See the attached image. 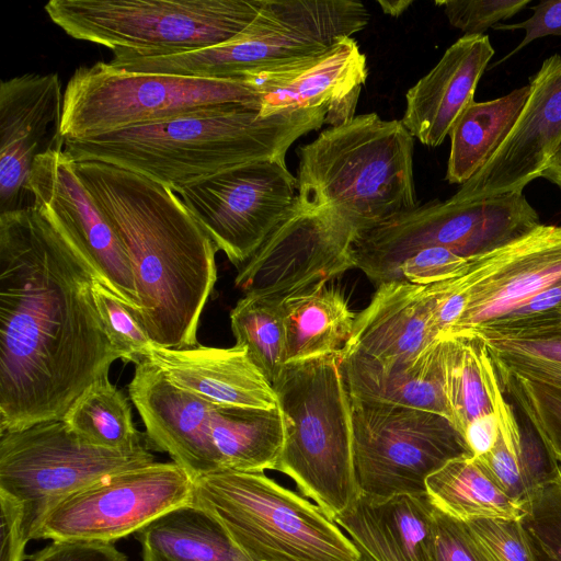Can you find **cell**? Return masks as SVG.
Returning a JSON list of instances; mask_svg holds the SVG:
<instances>
[{"label": "cell", "mask_w": 561, "mask_h": 561, "mask_svg": "<svg viewBox=\"0 0 561 561\" xmlns=\"http://www.w3.org/2000/svg\"><path fill=\"white\" fill-rule=\"evenodd\" d=\"M92 268L39 205L0 215V434L62 420L123 355Z\"/></svg>", "instance_id": "1"}, {"label": "cell", "mask_w": 561, "mask_h": 561, "mask_svg": "<svg viewBox=\"0 0 561 561\" xmlns=\"http://www.w3.org/2000/svg\"><path fill=\"white\" fill-rule=\"evenodd\" d=\"M75 163L129 256L137 316L153 345H198V323L217 279L213 240L170 187L114 164Z\"/></svg>", "instance_id": "2"}, {"label": "cell", "mask_w": 561, "mask_h": 561, "mask_svg": "<svg viewBox=\"0 0 561 561\" xmlns=\"http://www.w3.org/2000/svg\"><path fill=\"white\" fill-rule=\"evenodd\" d=\"M329 106L263 116L231 103L148 125L64 139L75 161H100L142 174L174 192L222 170L284 158L302 135L319 129Z\"/></svg>", "instance_id": "3"}, {"label": "cell", "mask_w": 561, "mask_h": 561, "mask_svg": "<svg viewBox=\"0 0 561 561\" xmlns=\"http://www.w3.org/2000/svg\"><path fill=\"white\" fill-rule=\"evenodd\" d=\"M413 151L401 119L368 113L329 126L297 150V205L331 208L359 232L410 210L420 205Z\"/></svg>", "instance_id": "4"}, {"label": "cell", "mask_w": 561, "mask_h": 561, "mask_svg": "<svg viewBox=\"0 0 561 561\" xmlns=\"http://www.w3.org/2000/svg\"><path fill=\"white\" fill-rule=\"evenodd\" d=\"M273 388L284 430L274 470L334 520L359 493L342 351L285 364Z\"/></svg>", "instance_id": "5"}, {"label": "cell", "mask_w": 561, "mask_h": 561, "mask_svg": "<svg viewBox=\"0 0 561 561\" xmlns=\"http://www.w3.org/2000/svg\"><path fill=\"white\" fill-rule=\"evenodd\" d=\"M369 13L354 0H263L253 21L229 42L187 53L135 56L113 53L122 70L239 79L273 65L313 56L364 30Z\"/></svg>", "instance_id": "6"}, {"label": "cell", "mask_w": 561, "mask_h": 561, "mask_svg": "<svg viewBox=\"0 0 561 561\" xmlns=\"http://www.w3.org/2000/svg\"><path fill=\"white\" fill-rule=\"evenodd\" d=\"M193 501L249 561H364L322 511L264 472L218 470L193 480Z\"/></svg>", "instance_id": "7"}, {"label": "cell", "mask_w": 561, "mask_h": 561, "mask_svg": "<svg viewBox=\"0 0 561 561\" xmlns=\"http://www.w3.org/2000/svg\"><path fill=\"white\" fill-rule=\"evenodd\" d=\"M263 0H50L49 19L79 41L135 56L213 47L238 36Z\"/></svg>", "instance_id": "8"}, {"label": "cell", "mask_w": 561, "mask_h": 561, "mask_svg": "<svg viewBox=\"0 0 561 561\" xmlns=\"http://www.w3.org/2000/svg\"><path fill=\"white\" fill-rule=\"evenodd\" d=\"M231 103L259 106V94L244 78L134 72L98 61L77 68L69 78L60 135L64 139L98 136Z\"/></svg>", "instance_id": "9"}, {"label": "cell", "mask_w": 561, "mask_h": 561, "mask_svg": "<svg viewBox=\"0 0 561 561\" xmlns=\"http://www.w3.org/2000/svg\"><path fill=\"white\" fill-rule=\"evenodd\" d=\"M540 225L523 193L474 202L431 201L360 231L353 243V260L378 287L403 279L401 264L422 249L443 247L473 259Z\"/></svg>", "instance_id": "10"}, {"label": "cell", "mask_w": 561, "mask_h": 561, "mask_svg": "<svg viewBox=\"0 0 561 561\" xmlns=\"http://www.w3.org/2000/svg\"><path fill=\"white\" fill-rule=\"evenodd\" d=\"M151 462L154 456L147 445L127 450L92 446L62 420L0 434V491L21 504L28 541L48 513L71 494Z\"/></svg>", "instance_id": "11"}, {"label": "cell", "mask_w": 561, "mask_h": 561, "mask_svg": "<svg viewBox=\"0 0 561 561\" xmlns=\"http://www.w3.org/2000/svg\"><path fill=\"white\" fill-rule=\"evenodd\" d=\"M351 416L355 478L370 496L426 493L432 473L469 453L451 422L434 412L351 397Z\"/></svg>", "instance_id": "12"}, {"label": "cell", "mask_w": 561, "mask_h": 561, "mask_svg": "<svg viewBox=\"0 0 561 561\" xmlns=\"http://www.w3.org/2000/svg\"><path fill=\"white\" fill-rule=\"evenodd\" d=\"M218 250L238 268L297 202V179L285 157L239 164L175 192Z\"/></svg>", "instance_id": "13"}, {"label": "cell", "mask_w": 561, "mask_h": 561, "mask_svg": "<svg viewBox=\"0 0 561 561\" xmlns=\"http://www.w3.org/2000/svg\"><path fill=\"white\" fill-rule=\"evenodd\" d=\"M193 500V479L178 463L151 462L110 474L71 494L33 539L114 542Z\"/></svg>", "instance_id": "14"}, {"label": "cell", "mask_w": 561, "mask_h": 561, "mask_svg": "<svg viewBox=\"0 0 561 561\" xmlns=\"http://www.w3.org/2000/svg\"><path fill=\"white\" fill-rule=\"evenodd\" d=\"M354 225L331 208L304 209L297 202L259 250L238 268L244 294L286 297L354 268Z\"/></svg>", "instance_id": "15"}, {"label": "cell", "mask_w": 561, "mask_h": 561, "mask_svg": "<svg viewBox=\"0 0 561 561\" xmlns=\"http://www.w3.org/2000/svg\"><path fill=\"white\" fill-rule=\"evenodd\" d=\"M462 295L459 319L440 337H470L561 280V226L540 225L526 236L469 260L446 279Z\"/></svg>", "instance_id": "16"}, {"label": "cell", "mask_w": 561, "mask_h": 561, "mask_svg": "<svg viewBox=\"0 0 561 561\" xmlns=\"http://www.w3.org/2000/svg\"><path fill=\"white\" fill-rule=\"evenodd\" d=\"M26 188L33 204L46 209L98 280L138 314L141 306L129 256L79 179L64 146L35 158Z\"/></svg>", "instance_id": "17"}, {"label": "cell", "mask_w": 561, "mask_h": 561, "mask_svg": "<svg viewBox=\"0 0 561 561\" xmlns=\"http://www.w3.org/2000/svg\"><path fill=\"white\" fill-rule=\"evenodd\" d=\"M530 93L513 129L489 162L451 196L474 202L523 193L542 178L561 144V55L547 58L529 80Z\"/></svg>", "instance_id": "18"}, {"label": "cell", "mask_w": 561, "mask_h": 561, "mask_svg": "<svg viewBox=\"0 0 561 561\" xmlns=\"http://www.w3.org/2000/svg\"><path fill=\"white\" fill-rule=\"evenodd\" d=\"M243 78L259 94L263 116L328 105L324 124L335 126L355 116L367 79L366 56L355 39L343 37L321 54L273 65Z\"/></svg>", "instance_id": "19"}, {"label": "cell", "mask_w": 561, "mask_h": 561, "mask_svg": "<svg viewBox=\"0 0 561 561\" xmlns=\"http://www.w3.org/2000/svg\"><path fill=\"white\" fill-rule=\"evenodd\" d=\"M64 93L57 73H24L0 84V215L30 206L35 158L62 138Z\"/></svg>", "instance_id": "20"}, {"label": "cell", "mask_w": 561, "mask_h": 561, "mask_svg": "<svg viewBox=\"0 0 561 561\" xmlns=\"http://www.w3.org/2000/svg\"><path fill=\"white\" fill-rule=\"evenodd\" d=\"M128 393L148 443L193 480L225 469L210 433L213 403L179 387L148 360L135 365Z\"/></svg>", "instance_id": "21"}, {"label": "cell", "mask_w": 561, "mask_h": 561, "mask_svg": "<svg viewBox=\"0 0 561 561\" xmlns=\"http://www.w3.org/2000/svg\"><path fill=\"white\" fill-rule=\"evenodd\" d=\"M437 339L427 287L391 280L379 285L368 306L356 314L342 353L385 365L403 364L414 360Z\"/></svg>", "instance_id": "22"}, {"label": "cell", "mask_w": 561, "mask_h": 561, "mask_svg": "<svg viewBox=\"0 0 561 561\" xmlns=\"http://www.w3.org/2000/svg\"><path fill=\"white\" fill-rule=\"evenodd\" d=\"M494 55L488 35H463L405 94L402 124L421 144L437 147L474 101L477 84Z\"/></svg>", "instance_id": "23"}, {"label": "cell", "mask_w": 561, "mask_h": 561, "mask_svg": "<svg viewBox=\"0 0 561 561\" xmlns=\"http://www.w3.org/2000/svg\"><path fill=\"white\" fill-rule=\"evenodd\" d=\"M366 561H434L435 505L427 493H364L333 520Z\"/></svg>", "instance_id": "24"}, {"label": "cell", "mask_w": 561, "mask_h": 561, "mask_svg": "<svg viewBox=\"0 0 561 561\" xmlns=\"http://www.w3.org/2000/svg\"><path fill=\"white\" fill-rule=\"evenodd\" d=\"M146 360L179 387L213 404L277 408L273 386L251 362L243 346L196 345L173 350L152 345Z\"/></svg>", "instance_id": "25"}, {"label": "cell", "mask_w": 561, "mask_h": 561, "mask_svg": "<svg viewBox=\"0 0 561 561\" xmlns=\"http://www.w3.org/2000/svg\"><path fill=\"white\" fill-rule=\"evenodd\" d=\"M342 370L353 398L425 410L450 421L444 392L442 339L403 364L385 365L342 353Z\"/></svg>", "instance_id": "26"}, {"label": "cell", "mask_w": 561, "mask_h": 561, "mask_svg": "<svg viewBox=\"0 0 561 561\" xmlns=\"http://www.w3.org/2000/svg\"><path fill=\"white\" fill-rule=\"evenodd\" d=\"M283 318L287 364L342 351L356 313L342 291L320 282L284 297Z\"/></svg>", "instance_id": "27"}, {"label": "cell", "mask_w": 561, "mask_h": 561, "mask_svg": "<svg viewBox=\"0 0 561 561\" xmlns=\"http://www.w3.org/2000/svg\"><path fill=\"white\" fill-rule=\"evenodd\" d=\"M142 561H249L222 524L193 500L135 534Z\"/></svg>", "instance_id": "28"}, {"label": "cell", "mask_w": 561, "mask_h": 561, "mask_svg": "<svg viewBox=\"0 0 561 561\" xmlns=\"http://www.w3.org/2000/svg\"><path fill=\"white\" fill-rule=\"evenodd\" d=\"M529 93L528 84L491 101H472L465 108L448 135L446 181L461 186L489 162L513 129Z\"/></svg>", "instance_id": "29"}, {"label": "cell", "mask_w": 561, "mask_h": 561, "mask_svg": "<svg viewBox=\"0 0 561 561\" xmlns=\"http://www.w3.org/2000/svg\"><path fill=\"white\" fill-rule=\"evenodd\" d=\"M210 433L225 469L274 470L284 439L278 408L214 404Z\"/></svg>", "instance_id": "30"}, {"label": "cell", "mask_w": 561, "mask_h": 561, "mask_svg": "<svg viewBox=\"0 0 561 561\" xmlns=\"http://www.w3.org/2000/svg\"><path fill=\"white\" fill-rule=\"evenodd\" d=\"M435 507L462 522L520 519V504L496 484L470 453L448 460L425 482Z\"/></svg>", "instance_id": "31"}, {"label": "cell", "mask_w": 561, "mask_h": 561, "mask_svg": "<svg viewBox=\"0 0 561 561\" xmlns=\"http://www.w3.org/2000/svg\"><path fill=\"white\" fill-rule=\"evenodd\" d=\"M442 364L450 422L462 437L472 420L493 412L500 379L486 346L476 337H443Z\"/></svg>", "instance_id": "32"}, {"label": "cell", "mask_w": 561, "mask_h": 561, "mask_svg": "<svg viewBox=\"0 0 561 561\" xmlns=\"http://www.w3.org/2000/svg\"><path fill=\"white\" fill-rule=\"evenodd\" d=\"M493 411L499 419L497 440L488 454L476 458L506 495L524 504L552 476L556 465L546 451L526 442L500 381L493 390Z\"/></svg>", "instance_id": "33"}, {"label": "cell", "mask_w": 561, "mask_h": 561, "mask_svg": "<svg viewBox=\"0 0 561 561\" xmlns=\"http://www.w3.org/2000/svg\"><path fill=\"white\" fill-rule=\"evenodd\" d=\"M62 421L83 442L106 449L145 446L133 421L128 399L108 377L92 383L69 408Z\"/></svg>", "instance_id": "34"}, {"label": "cell", "mask_w": 561, "mask_h": 561, "mask_svg": "<svg viewBox=\"0 0 561 561\" xmlns=\"http://www.w3.org/2000/svg\"><path fill=\"white\" fill-rule=\"evenodd\" d=\"M284 297L245 294L230 312L236 344L273 386L285 366Z\"/></svg>", "instance_id": "35"}, {"label": "cell", "mask_w": 561, "mask_h": 561, "mask_svg": "<svg viewBox=\"0 0 561 561\" xmlns=\"http://www.w3.org/2000/svg\"><path fill=\"white\" fill-rule=\"evenodd\" d=\"M501 386L535 430L549 460L561 466V389L529 380L495 365Z\"/></svg>", "instance_id": "36"}, {"label": "cell", "mask_w": 561, "mask_h": 561, "mask_svg": "<svg viewBox=\"0 0 561 561\" xmlns=\"http://www.w3.org/2000/svg\"><path fill=\"white\" fill-rule=\"evenodd\" d=\"M520 520L536 561H561V466L524 502Z\"/></svg>", "instance_id": "37"}, {"label": "cell", "mask_w": 561, "mask_h": 561, "mask_svg": "<svg viewBox=\"0 0 561 561\" xmlns=\"http://www.w3.org/2000/svg\"><path fill=\"white\" fill-rule=\"evenodd\" d=\"M94 301L106 334L113 346L123 355V362L146 360L153 345L137 312L96 280Z\"/></svg>", "instance_id": "38"}, {"label": "cell", "mask_w": 561, "mask_h": 561, "mask_svg": "<svg viewBox=\"0 0 561 561\" xmlns=\"http://www.w3.org/2000/svg\"><path fill=\"white\" fill-rule=\"evenodd\" d=\"M531 0H448L435 1L443 7L451 26L465 35H483L502 20L524 10Z\"/></svg>", "instance_id": "39"}, {"label": "cell", "mask_w": 561, "mask_h": 561, "mask_svg": "<svg viewBox=\"0 0 561 561\" xmlns=\"http://www.w3.org/2000/svg\"><path fill=\"white\" fill-rule=\"evenodd\" d=\"M520 519H476L466 523L495 560L536 561Z\"/></svg>", "instance_id": "40"}, {"label": "cell", "mask_w": 561, "mask_h": 561, "mask_svg": "<svg viewBox=\"0 0 561 561\" xmlns=\"http://www.w3.org/2000/svg\"><path fill=\"white\" fill-rule=\"evenodd\" d=\"M434 561H493L468 523L435 507Z\"/></svg>", "instance_id": "41"}, {"label": "cell", "mask_w": 561, "mask_h": 561, "mask_svg": "<svg viewBox=\"0 0 561 561\" xmlns=\"http://www.w3.org/2000/svg\"><path fill=\"white\" fill-rule=\"evenodd\" d=\"M470 259L443 247L425 248L408 257L400 266L403 279L417 285H431L460 275Z\"/></svg>", "instance_id": "42"}, {"label": "cell", "mask_w": 561, "mask_h": 561, "mask_svg": "<svg viewBox=\"0 0 561 561\" xmlns=\"http://www.w3.org/2000/svg\"><path fill=\"white\" fill-rule=\"evenodd\" d=\"M30 561H128L112 542L79 539L53 540Z\"/></svg>", "instance_id": "43"}, {"label": "cell", "mask_w": 561, "mask_h": 561, "mask_svg": "<svg viewBox=\"0 0 561 561\" xmlns=\"http://www.w3.org/2000/svg\"><path fill=\"white\" fill-rule=\"evenodd\" d=\"M529 19L513 24L497 23L492 28L495 31L524 30L525 36L511 54H507L500 62L518 53L533 41L549 35L561 36V0H541L533 7Z\"/></svg>", "instance_id": "44"}, {"label": "cell", "mask_w": 561, "mask_h": 561, "mask_svg": "<svg viewBox=\"0 0 561 561\" xmlns=\"http://www.w3.org/2000/svg\"><path fill=\"white\" fill-rule=\"evenodd\" d=\"M0 561H23L28 539L23 528L22 506L14 497L0 491Z\"/></svg>", "instance_id": "45"}, {"label": "cell", "mask_w": 561, "mask_h": 561, "mask_svg": "<svg viewBox=\"0 0 561 561\" xmlns=\"http://www.w3.org/2000/svg\"><path fill=\"white\" fill-rule=\"evenodd\" d=\"M480 341L491 353L529 356L561 364V333L538 339H486Z\"/></svg>", "instance_id": "46"}, {"label": "cell", "mask_w": 561, "mask_h": 561, "mask_svg": "<svg viewBox=\"0 0 561 561\" xmlns=\"http://www.w3.org/2000/svg\"><path fill=\"white\" fill-rule=\"evenodd\" d=\"M489 353L495 365L529 380L561 389V364L529 356Z\"/></svg>", "instance_id": "47"}, {"label": "cell", "mask_w": 561, "mask_h": 561, "mask_svg": "<svg viewBox=\"0 0 561 561\" xmlns=\"http://www.w3.org/2000/svg\"><path fill=\"white\" fill-rule=\"evenodd\" d=\"M499 419L496 413L490 412L472 420L465 428L462 439L468 451L473 457L488 454L499 437Z\"/></svg>", "instance_id": "48"}, {"label": "cell", "mask_w": 561, "mask_h": 561, "mask_svg": "<svg viewBox=\"0 0 561 561\" xmlns=\"http://www.w3.org/2000/svg\"><path fill=\"white\" fill-rule=\"evenodd\" d=\"M542 178L554 183L561 190V144L543 171Z\"/></svg>", "instance_id": "49"}, {"label": "cell", "mask_w": 561, "mask_h": 561, "mask_svg": "<svg viewBox=\"0 0 561 561\" xmlns=\"http://www.w3.org/2000/svg\"><path fill=\"white\" fill-rule=\"evenodd\" d=\"M377 3L380 5L383 13L392 16L399 18L403 12H405L409 7L413 3L412 0H394V1H386L378 0Z\"/></svg>", "instance_id": "50"}, {"label": "cell", "mask_w": 561, "mask_h": 561, "mask_svg": "<svg viewBox=\"0 0 561 561\" xmlns=\"http://www.w3.org/2000/svg\"><path fill=\"white\" fill-rule=\"evenodd\" d=\"M490 554H491V553H490ZM491 557H492V556H491ZM492 558H493V557H492ZM493 561H497V560H495V559L493 558Z\"/></svg>", "instance_id": "51"}]
</instances>
